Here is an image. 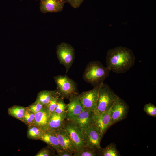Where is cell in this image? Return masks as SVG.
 <instances>
[{"label": "cell", "instance_id": "cell-20", "mask_svg": "<svg viewBox=\"0 0 156 156\" xmlns=\"http://www.w3.org/2000/svg\"><path fill=\"white\" fill-rule=\"evenodd\" d=\"M27 107L14 105L8 109V114L21 122H23V118Z\"/></svg>", "mask_w": 156, "mask_h": 156}, {"label": "cell", "instance_id": "cell-31", "mask_svg": "<svg viewBox=\"0 0 156 156\" xmlns=\"http://www.w3.org/2000/svg\"><path fill=\"white\" fill-rule=\"evenodd\" d=\"M60 2L64 3H66V0H57Z\"/></svg>", "mask_w": 156, "mask_h": 156}, {"label": "cell", "instance_id": "cell-10", "mask_svg": "<svg viewBox=\"0 0 156 156\" xmlns=\"http://www.w3.org/2000/svg\"><path fill=\"white\" fill-rule=\"evenodd\" d=\"M94 116V112L84 109L75 117L66 120L77 125L83 133V131L93 125Z\"/></svg>", "mask_w": 156, "mask_h": 156}, {"label": "cell", "instance_id": "cell-7", "mask_svg": "<svg viewBox=\"0 0 156 156\" xmlns=\"http://www.w3.org/2000/svg\"><path fill=\"white\" fill-rule=\"evenodd\" d=\"M63 129L66 132L74 144L76 151H80L84 146L82 132L77 125L66 119Z\"/></svg>", "mask_w": 156, "mask_h": 156}, {"label": "cell", "instance_id": "cell-2", "mask_svg": "<svg viewBox=\"0 0 156 156\" xmlns=\"http://www.w3.org/2000/svg\"><path fill=\"white\" fill-rule=\"evenodd\" d=\"M110 71L108 67L104 66L100 61H93L89 62L86 65L83 78L94 87L99 86L109 76Z\"/></svg>", "mask_w": 156, "mask_h": 156}, {"label": "cell", "instance_id": "cell-22", "mask_svg": "<svg viewBox=\"0 0 156 156\" xmlns=\"http://www.w3.org/2000/svg\"><path fill=\"white\" fill-rule=\"evenodd\" d=\"M73 156H96L97 151L94 149L84 146L79 151L73 153Z\"/></svg>", "mask_w": 156, "mask_h": 156}, {"label": "cell", "instance_id": "cell-28", "mask_svg": "<svg viewBox=\"0 0 156 156\" xmlns=\"http://www.w3.org/2000/svg\"><path fill=\"white\" fill-rule=\"evenodd\" d=\"M84 0H66V2L69 3L74 8H79Z\"/></svg>", "mask_w": 156, "mask_h": 156}, {"label": "cell", "instance_id": "cell-15", "mask_svg": "<svg viewBox=\"0 0 156 156\" xmlns=\"http://www.w3.org/2000/svg\"><path fill=\"white\" fill-rule=\"evenodd\" d=\"M50 114L46 106L35 114L34 125L45 131L48 128Z\"/></svg>", "mask_w": 156, "mask_h": 156}, {"label": "cell", "instance_id": "cell-24", "mask_svg": "<svg viewBox=\"0 0 156 156\" xmlns=\"http://www.w3.org/2000/svg\"><path fill=\"white\" fill-rule=\"evenodd\" d=\"M64 99L61 96L58 98L54 111L55 113L61 114L66 111L67 104L64 103Z\"/></svg>", "mask_w": 156, "mask_h": 156}, {"label": "cell", "instance_id": "cell-30", "mask_svg": "<svg viewBox=\"0 0 156 156\" xmlns=\"http://www.w3.org/2000/svg\"><path fill=\"white\" fill-rule=\"evenodd\" d=\"M56 155L57 156H73V153L68 151L62 150L57 153Z\"/></svg>", "mask_w": 156, "mask_h": 156}, {"label": "cell", "instance_id": "cell-23", "mask_svg": "<svg viewBox=\"0 0 156 156\" xmlns=\"http://www.w3.org/2000/svg\"><path fill=\"white\" fill-rule=\"evenodd\" d=\"M35 114L29 110L27 107L24 115L22 122L28 126L34 125Z\"/></svg>", "mask_w": 156, "mask_h": 156}, {"label": "cell", "instance_id": "cell-13", "mask_svg": "<svg viewBox=\"0 0 156 156\" xmlns=\"http://www.w3.org/2000/svg\"><path fill=\"white\" fill-rule=\"evenodd\" d=\"M62 150L73 153L77 151L76 148L66 132L63 129L54 131Z\"/></svg>", "mask_w": 156, "mask_h": 156}, {"label": "cell", "instance_id": "cell-21", "mask_svg": "<svg viewBox=\"0 0 156 156\" xmlns=\"http://www.w3.org/2000/svg\"><path fill=\"white\" fill-rule=\"evenodd\" d=\"M44 131L35 125L29 126H28L27 136L29 139L39 140Z\"/></svg>", "mask_w": 156, "mask_h": 156}, {"label": "cell", "instance_id": "cell-19", "mask_svg": "<svg viewBox=\"0 0 156 156\" xmlns=\"http://www.w3.org/2000/svg\"><path fill=\"white\" fill-rule=\"evenodd\" d=\"M98 156H120V153L117 150L116 144L112 143L106 147L101 148L97 151Z\"/></svg>", "mask_w": 156, "mask_h": 156}, {"label": "cell", "instance_id": "cell-25", "mask_svg": "<svg viewBox=\"0 0 156 156\" xmlns=\"http://www.w3.org/2000/svg\"><path fill=\"white\" fill-rule=\"evenodd\" d=\"M60 96L59 94L57 92L53 95L49 103L46 106L49 110L50 114L54 112L57 100Z\"/></svg>", "mask_w": 156, "mask_h": 156}, {"label": "cell", "instance_id": "cell-17", "mask_svg": "<svg viewBox=\"0 0 156 156\" xmlns=\"http://www.w3.org/2000/svg\"><path fill=\"white\" fill-rule=\"evenodd\" d=\"M66 111L61 114L54 112L51 114L48 129L55 131L62 129L66 120Z\"/></svg>", "mask_w": 156, "mask_h": 156}, {"label": "cell", "instance_id": "cell-12", "mask_svg": "<svg viewBox=\"0 0 156 156\" xmlns=\"http://www.w3.org/2000/svg\"><path fill=\"white\" fill-rule=\"evenodd\" d=\"M93 125L99 129L103 137L112 125L111 108L109 110L98 114H95Z\"/></svg>", "mask_w": 156, "mask_h": 156}, {"label": "cell", "instance_id": "cell-29", "mask_svg": "<svg viewBox=\"0 0 156 156\" xmlns=\"http://www.w3.org/2000/svg\"><path fill=\"white\" fill-rule=\"evenodd\" d=\"M51 151L47 148H44L40 151L36 156H50L52 155Z\"/></svg>", "mask_w": 156, "mask_h": 156}, {"label": "cell", "instance_id": "cell-27", "mask_svg": "<svg viewBox=\"0 0 156 156\" xmlns=\"http://www.w3.org/2000/svg\"><path fill=\"white\" fill-rule=\"evenodd\" d=\"M44 107L39 103L35 102L27 107L29 110L35 114L42 110Z\"/></svg>", "mask_w": 156, "mask_h": 156}, {"label": "cell", "instance_id": "cell-16", "mask_svg": "<svg viewBox=\"0 0 156 156\" xmlns=\"http://www.w3.org/2000/svg\"><path fill=\"white\" fill-rule=\"evenodd\" d=\"M39 140L46 143L57 153L62 151L54 131L46 130L44 131Z\"/></svg>", "mask_w": 156, "mask_h": 156}, {"label": "cell", "instance_id": "cell-32", "mask_svg": "<svg viewBox=\"0 0 156 156\" xmlns=\"http://www.w3.org/2000/svg\"></svg>", "mask_w": 156, "mask_h": 156}, {"label": "cell", "instance_id": "cell-5", "mask_svg": "<svg viewBox=\"0 0 156 156\" xmlns=\"http://www.w3.org/2000/svg\"><path fill=\"white\" fill-rule=\"evenodd\" d=\"M56 54L60 63L65 67L66 73L72 66L75 59L74 48L69 43L62 42L57 47Z\"/></svg>", "mask_w": 156, "mask_h": 156}, {"label": "cell", "instance_id": "cell-1", "mask_svg": "<svg viewBox=\"0 0 156 156\" xmlns=\"http://www.w3.org/2000/svg\"><path fill=\"white\" fill-rule=\"evenodd\" d=\"M135 58L133 51L129 48L118 46L109 49L106 57L107 67L115 73H124L134 65Z\"/></svg>", "mask_w": 156, "mask_h": 156}, {"label": "cell", "instance_id": "cell-11", "mask_svg": "<svg viewBox=\"0 0 156 156\" xmlns=\"http://www.w3.org/2000/svg\"><path fill=\"white\" fill-rule=\"evenodd\" d=\"M69 103L67 104L66 119H69L76 116L84 110L78 93L71 95Z\"/></svg>", "mask_w": 156, "mask_h": 156}, {"label": "cell", "instance_id": "cell-8", "mask_svg": "<svg viewBox=\"0 0 156 156\" xmlns=\"http://www.w3.org/2000/svg\"><path fill=\"white\" fill-rule=\"evenodd\" d=\"M129 109L125 101L119 97L111 108L112 125L125 119L127 116Z\"/></svg>", "mask_w": 156, "mask_h": 156}, {"label": "cell", "instance_id": "cell-26", "mask_svg": "<svg viewBox=\"0 0 156 156\" xmlns=\"http://www.w3.org/2000/svg\"><path fill=\"white\" fill-rule=\"evenodd\" d=\"M143 110L148 115L155 117L156 107L151 103L146 104L144 106Z\"/></svg>", "mask_w": 156, "mask_h": 156}, {"label": "cell", "instance_id": "cell-14", "mask_svg": "<svg viewBox=\"0 0 156 156\" xmlns=\"http://www.w3.org/2000/svg\"><path fill=\"white\" fill-rule=\"evenodd\" d=\"M40 9L43 13L60 12L63 9L64 3L57 0H41Z\"/></svg>", "mask_w": 156, "mask_h": 156}, {"label": "cell", "instance_id": "cell-9", "mask_svg": "<svg viewBox=\"0 0 156 156\" xmlns=\"http://www.w3.org/2000/svg\"><path fill=\"white\" fill-rule=\"evenodd\" d=\"M99 86L94 87L91 90L83 92L79 94L80 100L85 109L95 111Z\"/></svg>", "mask_w": 156, "mask_h": 156}, {"label": "cell", "instance_id": "cell-18", "mask_svg": "<svg viewBox=\"0 0 156 156\" xmlns=\"http://www.w3.org/2000/svg\"><path fill=\"white\" fill-rule=\"evenodd\" d=\"M57 92L56 90H45L41 91L38 93L35 102L39 103L44 106H46Z\"/></svg>", "mask_w": 156, "mask_h": 156}, {"label": "cell", "instance_id": "cell-3", "mask_svg": "<svg viewBox=\"0 0 156 156\" xmlns=\"http://www.w3.org/2000/svg\"><path fill=\"white\" fill-rule=\"evenodd\" d=\"M119 97L105 83L99 88L95 114H98L110 109Z\"/></svg>", "mask_w": 156, "mask_h": 156}, {"label": "cell", "instance_id": "cell-4", "mask_svg": "<svg viewBox=\"0 0 156 156\" xmlns=\"http://www.w3.org/2000/svg\"><path fill=\"white\" fill-rule=\"evenodd\" d=\"M54 78L61 97L69 99L71 95L78 93L76 83L66 75L56 76Z\"/></svg>", "mask_w": 156, "mask_h": 156}, {"label": "cell", "instance_id": "cell-6", "mask_svg": "<svg viewBox=\"0 0 156 156\" xmlns=\"http://www.w3.org/2000/svg\"><path fill=\"white\" fill-rule=\"evenodd\" d=\"M102 137L98 129L93 125L83 132L84 146L94 149L97 151L101 148L100 142Z\"/></svg>", "mask_w": 156, "mask_h": 156}]
</instances>
